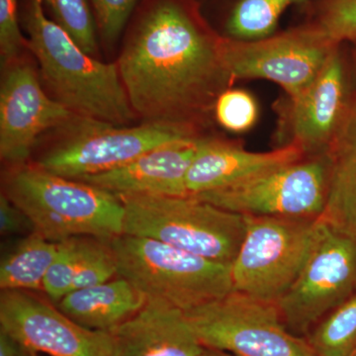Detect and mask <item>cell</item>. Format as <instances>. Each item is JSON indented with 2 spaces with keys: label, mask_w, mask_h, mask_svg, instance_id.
Here are the masks:
<instances>
[{
  "label": "cell",
  "mask_w": 356,
  "mask_h": 356,
  "mask_svg": "<svg viewBox=\"0 0 356 356\" xmlns=\"http://www.w3.org/2000/svg\"><path fill=\"white\" fill-rule=\"evenodd\" d=\"M0 88V158L8 165H25L39 138L64 126L74 113L42 88L27 64H11Z\"/></svg>",
  "instance_id": "obj_13"
},
{
  "label": "cell",
  "mask_w": 356,
  "mask_h": 356,
  "mask_svg": "<svg viewBox=\"0 0 356 356\" xmlns=\"http://www.w3.org/2000/svg\"><path fill=\"white\" fill-rule=\"evenodd\" d=\"M146 302L128 280L117 276L102 284L70 291L56 305L86 329L109 332L133 317Z\"/></svg>",
  "instance_id": "obj_19"
},
{
  "label": "cell",
  "mask_w": 356,
  "mask_h": 356,
  "mask_svg": "<svg viewBox=\"0 0 356 356\" xmlns=\"http://www.w3.org/2000/svg\"><path fill=\"white\" fill-rule=\"evenodd\" d=\"M199 356H233L224 351L212 350V348H204L202 353Z\"/></svg>",
  "instance_id": "obj_32"
},
{
  "label": "cell",
  "mask_w": 356,
  "mask_h": 356,
  "mask_svg": "<svg viewBox=\"0 0 356 356\" xmlns=\"http://www.w3.org/2000/svg\"><path fill=\"white\" fill-rule=\"evenodd\" d=\"M356 294V238L320 219L308 261L277 302L285 325L307 331Z\"/></svg>",
  "instance_id": "obj_10"
},
{
  "label": "cell",
  "mask_w": 356,
  "mask_h": 356,
  "mask_svg": "<svg viewBox=\"0 0 356 356\" xmlns=\"http://www.w3.org/2000/svg\"><path fill=\"white\" fill-rule=\"evenodd\" d=\"M58 243L36 232L28 234L0 262L1 291H40L57 254Z\"/></svg>",
  "instance_id": "obj_20"
},
{
  "label": "cell",
  "mask_w": 356,
  "mask_h": 356,
  "mask_svg": "<svg viewBox=\"0 0 356 356\" xmlns=\"http://www.w3.org/2000/svg\"><path fill=\"white\" fill-rule=\"evenodd\" d=\"M245 219L243 242L231 264L233 291L277 303L308 261L320 218Z\"/></svg>",
  "instance_id": "obj_7"
},
{
  "label": "cell",
  "mask_w": 356,
  "mask_h": 356,
  "mask_svg": "<svg viewBox=\"0 0 356 356\" xmlns=\"http://www.w3.org/2000/svg\"><path fill=\"white\" fill-rule=\"evenodd\" d=\"M201 346L233 356H316L288 331L277 304L236 291L184 312Z\"/></svg>",
  "instance_id": "obj_8"
},
{
  "label": "cell",
  "mask_w": 356,
  "mask_h": 356,
  "mask_svg": "<svg viewBox=\"0 0 356 356\" xmlns=\"http://www.w3.org/2000/svg\"><path fill=\"white\" fill-rule=\"evenodd\" d=\"M307 0H238L228 23L229 39L254 41L273 35L288 7Z\"/></svg>",
  "instance_id": "obj_21"
},
{
  "label": "cell",
  "mask_w": 356,
  "mask_h": 356,
  "mask_svg": "<svg viewBox=\"0 0 356 356\" xmlns=\"http://www.w3.org/2000/svg\"><path fill=\"white\" fill-rule=\"evenodd\" d=\"M60 25L86 53H97L95 23L88 0H43Z\"/></svg>",
  "instance_id": "obj_24"
},
{
  "label": "cell",
  "mask_w": 356,
  "mask_h": 356,
  "mask_svg": "<svg viewBox=\"0 0 356 356\" xmlns=\"http://www.w3.org/2000/svg\"><path fill=\"white\" fill-rule=\"evenodd\" d=\"M0 356H34L13 334L0 329Z\"/></svg>",
  "instance_id": "obj_31"
},
{
  "label": "cell",
  "mask_w": 356,
  "mask_h": 356,
  "mask_svg": "<svg viewBox=\"0 0 356 356\" xmlns=\"http://www.w3.org/2000/svg\"><path fill=\"white\" fill-rule=\"evenodd\" d=\"M315 26L332 43H356V0H329Z\"/></svg>",
  "instance_id": "obj_27"
},
{
  "label": "cell",
  "mask_w": 356,
  "mask_h": 356,
  "mask_svg": "<svg viewBox=\"0 0 356 356\" xmlns=\"http://www.w3.org/2000/svg\"><path fill=\"white\" fill-rule=\"evenodd\" d=\"M308 343L316 356H348L356 348V294L318 323Z\"/></svg>",
  "instance_id": "obj_22"
},
{
  "label": "cell",
  "mask_w": 356,
  "mask_h": 356,
  "mask_svg": "<svg viewBox=\"0 0 356 356\" xmlns=\"http://www.w3.org/2000/svg\"><path fill=\"white\" fill-rule=\"evenodd\" d=\"M105 41H116L138 0H91Z\"/></svg>",
  "instance_id": "obj_29"
},
{
  "label": "cell",
  "mask_w": 356,
  "mask_h": 356,
  "mask_svg": "<svg viewBox=\"0 0 356 356\" xmlns=\"http://www.w3.org/2000/svg\"><path fill=\"white\" fill-rule=\"evenodd\" d=\"M213 114L229 132L245 133L257 123L259 107L254 96L247 91L229 88L218 97Z\"/></svg>",
  "instance_id": "obj_26"
},
{
  "label": "cell",
  "mask_w": 356,
  "mask_h": 356,
  "mask_svg": "<svg viewBox=\"0 0 356 356\" xmlns=\"http://www.w3.org/2000/svg\"><path fill=\"white\" fill-rule=\"evenodd\" d=\"M3 193L25 213L34 232L51 242L76 236L111 242L123 235L121 199L86 182L25 165L7 175Z\"/></svg>",
  "instance_id": "obj_3"
},
{
  "label": "cell",
  "mask_w": 356,
  "mask_h": 356,
  "mask_svg": "<svg viewBox=\"0 0 356 356\" xmlns=\"http://www.w3.org/2000/svg\"><path fill=\"white\" fill-rule=\"evenodd\" d=\"M117 276L118 266L111 243L88 236L83 261L74 278L72 291L102 284Z\"/></svg>",
  "instance_id": "obj_25"
},
{
  "label": "cell",
  "mask_w": 356,
  "mask_h": 356,
  "mask_svg": "<svg viewBox=\"0 0 356 356\" xmlns=\"http://www.w3.org/2000/svg\"><path fill=\"white\" fill-rule=\"evenodd\" d=\"M0 329L19 339L33 355L110 356L112 337L77 324L53 302L34 292L0 294Z\"/></svg>",
  "instance_id": "obj_12"
},
{
  "label": "cell",
  "mask_w": 356,
  "mask_h": 356,
  "mask_svg": "<svg viewBox=\"0 0 356 356\" xmlns=\"http://www.w3.org/2000/svg\"><path fill=\"white\" fill-rule=\"evenodd\" d=\"M110 243L118 276L147 300H159L187 312L233 291L231 264L140 236L121 235Z\"/></svg>",
  "instance_id": "obj_5"
},
{
  "label": "cell",
  "mask_w": 356,
  "mask_h": 356,
  "mask_svg": "<svg viewBox=\"0 0 356 356\" xmlns=\"http://www.w3.org/2000/svg\"><path fill=\"white\" fill-rule=\"evenodd\" d=\"M109 332L110 356H199L205 348L184 312L159 300H147L137 314Z\"/></svg>",
  "instance_id": "obj_16"
},
{
  "label": "cell",
  "mask_w": 356,
  "mask_h": 356,
  "mask_svg": "<svg viewBox=\"0 0 356 356\" xmlns=\"http://www.w3.org/2000/svg\"><path fill=\"white\" fill-rule=\"evenodd\" d=\"M355 77H356V49H355Z\"/></svg>",
  "instance_id": "obj_34"
},
{
  "label": "cell",
  "mask_w": 356,
  "mask_h": 356,
  "mask_svg": "<svg viewBox=\"0 0 356 356\" xmlns=\"http://www.w3.org/2000/svg\"><path fill=\"white\" fill-rule=\"evenodd\" d=\"M117 63L137 116L198 134L218 97L234 83L222 39L175 0L149 9Z\"/></svg>",
  "instance_id": "obj_1"
},
{
  "label": "cell",
  "mask_w": 356,
  "mask_h": 356,
  "mask_svg": "<svg viewBox=\"0 0 356 356\" xmlns=\"http://www.w3.org/2000/svg\"><path fill=\"white\" fill-rule=\"evenodd\" d=\"M201 138H188L163 145L116 170L76 180L93 185L118 198L186 195L185 179Z\"/></svg>",
  "instance_id": "obj_15"
},
{
  "label": "cell",
  "mask_w": 356,
  "mask_h": 356,
  "mask_svg": "<svg viewBox=\"0 0 356 356\" xmlns=\"http://www.w3.org/2000/svg\"><path fill=\"white\" fill-rule=\"evenodd\" d=\"M88 236H76L58 243L57 254L44 277L43 291L57 304L72 291V284L83 261Z\"/></svg>",
  "instance_id": "obj_23"
},
{
  "label": "cell",
  "mask_w": 356,
  "mask_h": 356,
  "mask_svg": "<svg viewBox=\"0 0 356 356\" xmlns=\"http://www.w3.org/2000/svg\"><path fill=\"white\" fill-rule=\"evenodd\" d=\"M27 44L21 34L17 0H0V55L2 65H9Z\"/></svg>",
  "instance_id": "obj_28"
},
{
  "label": "cell",
  "mask_w": 356,
  "mask_h": 356,
  "mask_svg": "<svg viewBox=\"0 0 356 356\" xmlns=\"http://www.w3.org/2000/svg\"><path fill=\"white\" fill-rule=\"evenodd\" d=\"M329 172L327 153L312 154L193 196L243 216L318 219L327 202Z\"/></svg>",
  "instance_id": "obj_9"
},
{
  "label": "cell",
  "mask_w": 356,
  "mask_h": 356,
  "mask_svg": "<svg viewBox=\"0 0 356 356\" xmlns=\"http://www.w3.org/2000/svg\"><path fill=\"white\" fill-rule=\"evenodd\" d=\"M24 22L28 47L54 99L77 116L121 126L135 120L118 63L105 64L86 53L44 14L43 0H28Z\"/></svg>",
  "instance_id": "obj_2"
},
{
  "label": "cell",
  "mask_w": 356,
  "mask_h": 356,
  "mask_svg": "<svg viewBox=\"0 0 356 356\" xmlns=\"http://www.w3.org/2000/svg\"><path fill=\"white\" fill-rule=\"evenodd\" d=\"M348 356H356V348H355V350H353V351H351V353L350 355Z\"/></svg>",
  "instance_id": "obj_33"
},
{
  "label": "cell",
  "mask_w": 356,
  "mask_h": 356,
  "mask_svg": "<svg viewBox=\"0 0 356 356\" xmlns=\"http://www.w3.org/2000/svg\"><path fill=\"white\" fill-rule=\"evenodd\" d=\"M34 232L30 220L18 206L2 192L0 196V234L2 236Z\"/></svg>",
  "instance_id": "obj_30"
},
{
  "label": "cell",
  "mask_w": 356,
  "mask_h": 356,
  "mask_svg": "<svg viewBox=\"0 0 356 356\" xmlns=\"http://www.w3.org/2000/svg\"><path fill=\"white\" fill-rule=\"evenodd\" d=\"M307 156L295 143L270 152H250L240 145L212 138H201L185 179L186 195L216 191L257 173Z\"/></svg>",
  "instance_id": "obj_17"
},
{
  "label": "cell",
  "mask_w": 356,
  "mask_h": 356,
  "mask_svg": "<svg viewBox=\"0 0 356 356\" xmlns=\"http://www.w3.org/2000/svg\"><path fill=\"white\" fill-rule=\"evenodd\" d=\"M339 46L313 25L254 41L222 39V55L234 81H273L294 100L315 81Z\"/></svg>",
  "instance_id": "obj_11"
},
{
  "label": "cell",
  "mask_w": 356,
  "mask_h": 356,
  "mask_svg": "<svg viewBox=\"0 0 356 356\" xmlns=\"http://www.w3.org/2000/svg\"><path fill=\"white\" fill-rule=\"evenodd\" d=\"M329 186L323 221L356 238V93L339 132L327 147Z\"/></svg>",
  "instance_id": "obj_18"
},
{
  "label": "cell",
  "mask_w": 356,
  "mask_h": 356,
  "mask_svg": "<svg viewBox=\"0 0 356 356\" xmlns=\"http://www.w3.org/2000/svg\"><path fill=\"white\" fill-rule=\"evenodd\" d=\"M355 95L341 46L332 51L315 81L290 100L291 140L307 156L327 152L343 123Z\"/></svg>",
  "instance_id": "obj_14"
},
{
  "label": "cell",
  "mask_w": 356,
  "mask_h": 356,
  "mask_svg": "<svg viewBox=\"0 0 356 356\" xmlns=\"http://www.w3.org/2000/svg\"><path fill=\"white\" fill-rule=\"evenodd\" d=\"M123 235L152 238L210 261L232 264L245 231L243 215L193 195L121 197Z\"/></svg>",
  "instance_id": "obj_4"
},
{
  "label": "cell",
  "mask_w": 356,
  "mask_h": 356,
  "mask_svg": "<svg viewBox=\"0 0 356 356\" xmlns=\"http://www.w3.org/2000/svg\"><path fill=\"white\" fill-rule=\"evenodd\" d=\"M60 139L37 165L70 179L110 172L156 147L201 137L188 129L163 123L125 127L86 117H74L62 127Z\"/></svg>",
  "instance_id": "obj_6"
}]
</instances>
